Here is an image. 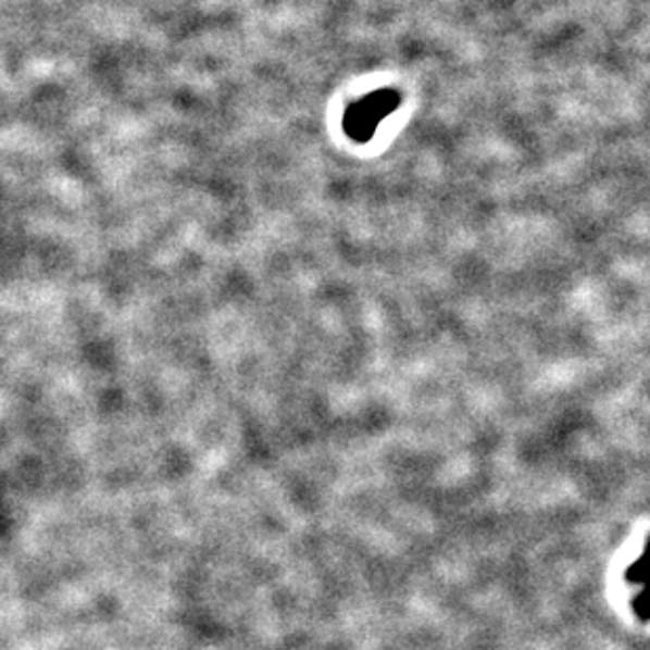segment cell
Segmentation results:
<instances>
[{
	"instance_id": "cell-2",
	"label": "cell",
	"mask_w": 650,
	"mask_h": 650,
	"mask_svg": "<svg viewBox=\"0 0 650 650\" xmlns=\"http://www.w3.org/2000/svg\"><path fill=\"white\" fill-rule=\"evenodd\" d=\"M625 577L636 587L634 611L642 621H650V541Z\"/></svg>"
},
{
	"instance_id": "cell-1",
	"label": "cell",
	"mask_w": 650,
	"mask_h": 650,
	"mask_svg": "<svg viewBox=\"0 0 650 650\" xmlns=\"http://www.w3.org/2000/svg\"><path fill=\"white\" fill-rule=\"evenodd\" d=\"M398 104L399 96L393 89H380L365 96L345 114V132L355 142H367L378 129V123L398 109Z\"/></svg>"
}]
</instances>
